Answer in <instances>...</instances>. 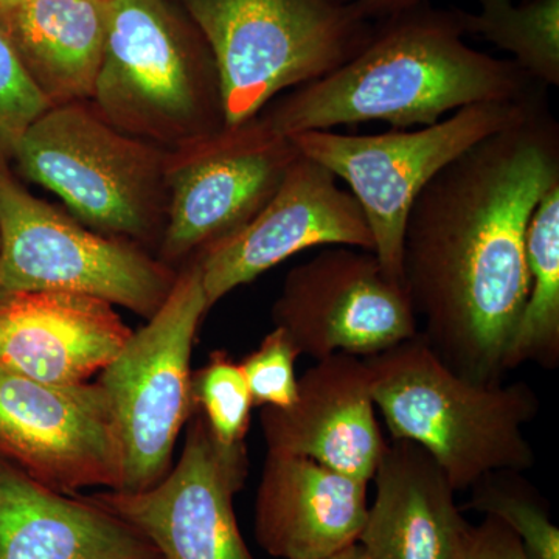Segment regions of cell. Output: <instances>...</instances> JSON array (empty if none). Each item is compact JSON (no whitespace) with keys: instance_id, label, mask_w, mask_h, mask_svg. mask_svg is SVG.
I'll use <instances>...</instances> for the list:
<instances>
[{"instance_id":"cell-1","label":"cell","mask_w":559,"mask_h":559,"mask_svg":"<svg viewBox=\"0 0 559 559\" xmlns=\"http://www.w3.org/2000/svg\"><path fill=\"white\" fill-rule=\"evenodd\" d=\"M559 180V127L543 95L520 120L471 146L412 204L404 288L421 336L452 370L506 377L507 348L528 294L527 229Z\"/></svg>"},{"instance_id":"cell-2","label":"cell","mask_w":559,"mask_h":559,"mask_svg":"<svg viewBox=\"0 0 559 559\" xmlns=\"http://www.w3.org/2000/svg\"><path fill=\"white\" fill-rule=\"evenodd\" d=\"M463 35L457 10L423 3L384 20L352 60L260 116L286 138L366 121L406 130L439 123L465 106L524 100L540 90L516 62L471 49Z\"/></svg>"},{"instance_id":"cell-3","label":"cell","mask_w":559,"mask_h":559,"mask_svg":"<svg viewBox=\"0 0 559 559\" xmlns=\"http://www.w3.org/2000/svg\"><path fill=\"white\" fill-rule=\"evenodd\" d=\"M371 396L392 439L429 452L455 491L491 473L535 465L525 426L540 403L525 382H479L457 373L417 336L364 358Z\"/></svg>"},{"instance_id":"cell-4","label":"cell","mask_w":559,"mask_h":559,"mask_svg":"<svg viewBox=\"0 0 559 559\" xmlns=\"http://www.w3.org/2000/svg\"><path fill=\"white\" fill-rule=\"evenodd\" d=\"M91 103L117 130L165 150L226 127L212 51L168 0H108Z\"/></svg>"},{"instance_id":"cell-5","label":"cell","mask_w":559,"mask_h":559,"mask_svg":"<svg viewBox=\"0 0 559 559\" xmlns=\"http://www.w3.org/2000/svg\"><path fill=\"white\" fill-rule=\"evenodd\" d=\"M218 70L226 127L263 112L280 92L322 79L373 36L340 0H180Z\"/></svg>"},{"instance_id":"cell-6","label":"cell","mask_w":559,"mask_h":559,"mask_svg":"<svg viewBox=\"0 0 559 559\" xmlns=\"http://www.w3.org/2000/svg\"><path fill=\"white\" fill-rule=\"evenodd\" d=\"M168 151L124 134L91 102H79L51 106L33 121L11 160L84 227L143 248L164 234Z\"/></svg>"},{"instance_id":"cell-7","label":"cell","mask_w":559,"mask_h":559,"mask_svg":"<svg viewBox=\"0 0 559 559\" xmlns=\"http://www.w3.org/2000/svg\"><path fill=\"white\" fill-rule=\"evenodd\" d=\"M178 271L142 246L90 230L33 197L0 159V300L21 293L86 294L151 319Z\"/></svg>"},{"instance_id":"cell-8","label":"cell","mask_w":559,"mask_h":559,"mask_svg":"<svg viewBox=\"0 0 559 559\" xmlns=\"http://www.w3.org/2000/svg\"><path fill=\"white\" fill-rule=\"evenodd\" d=\"M540 94L539 90L524 100L465 106L414 131L370 135L307 131L289 139L300 154L348 183L369 223L374 255L390 277L404 285V229L418 194L460 154L520 120Z\"/></svg>"},{"instance_id":"cell-9","label":"cell","mask_w":559,"mask_h":559,"mask_svg":"<svg viewBox=\"0 0 559 559\" xmlns=\"http://www.w3.org/2000/svg\"><path fill=\"white\" fill-rule=\"evenodd\" d=\"M210 310L198 260L178 271L159 311L132 331L98 384L108 396L121 457L123 484L138 492L159 484L173 468L180 430L197 412L191 399V353Z\"/></svg>"},{"instance_id":"cell-10","label":"cell","mask_w":559,"mask_h":559,"mask_svg":"<svg viewBox=\"0 0 559 559\" xmlns=\"http://www.w3.org/2000/svg\"><path fill=\"white\" fill-rule=\"evenodd\" d=\"M297 156L293 140L260 114L168 151L162 263L182 267L240 230L271 200Z\"/></svg>"},{"instance_id":"cell-11","label":"cell","mask_w":559,"mask_h":559,"mask_svg":"<svg viewBox=\"0 0 559 559\" xmlns=\"http://www.w3.org/2000/svg\"><path fill=\"white\" fill-rule=\"evenodd\" d=\"M272 320L299 355L336 353L369 358L417 336L418 319L403 283L370 250L326 246L293 267L272 307Z\"/></svg>"},{"instance_id":"cell-12","label":"cell","mask_w":559,"mask_h":559,"mask_svg":"<svg viewBox=\"0 0 559 559\" xmlns=\"http://www.w3.org/2000/svg\"><path fill=\"white\" fill-rule=\"evenodd\" d=\"M248 473L245 441L223 443L197 411L187 423L178 465L159 484L87 498L138 528L164 559H255L234 509Z\"/></svg>"},{"instance_id":"cell-13","label":"cell","mask_w":559,"mask_h":559,"mask_svg":"<svg viewBox=\"0 0 559 559\" xmlns=\"http://www.w3.org/2000/svg\"><path fill=\"white\" fill-rule=\"evenodd\" d=\"M0 459L64 495L123 484L116 421L97 381L46 384L0 364Z\"/></svg>"},{"instance_id":"cell-14","label":"cell","mask_w":559,"mask_h":559,"mask_svg":"<svg viewBox=\"0 0 559 559\" xmlns=\"http://www.w3.org/2000/svg\"><path fill=\"white\" fill-rule=\"evenodd\" d=\"M352 246L373 252L358 200L319 162L299 153L278 189L240 230L197 257L209 307L301 250Z\"/></svg>"},{"instance_id":"cell-15","label":"cell","mask_w":559,"mask_h":559,"mask_svg":"<svg viewBox=\"0 0 559 559\" xmlns=\"http://www.w3.org/2000/svg\"><path fill=\"white\" fill-rule=\"evenodd\" d=\"M374 409L366 360L336 353L301 374L293 406L261 407L260 425L267 451L316 460L370 484L388 443Z\"/></svg>"},{"instance_id":"cell-16","label":"cell","mask_w":559,"mask_h":559,"mask_svg":"<svg viewBox=\"0 0 559 559\" xmlns=\"http://www.w3.org/2000/svg\"><path fill=\"white\" fill-rule=\"evenodd\" d=\"M131 334L112 304L86 294L44 290L0 300V364L46 384L90 382Z\"/></svg>"},{"instance_id":"cell-17","label":"cell","mask_w":559,"mask_h":559,"mask_svg":"<svg viewBox=\"0 0 559 559\" xmlns=\"http://www.w3.org/2000/svg\"><path fill=\"white\" fill-rule=\"evenodd\" d=\"M369 484L300 455L267 451L255 499L261 549L282 559L330 557L358 543Z\"/></svg>"},{"instance_id":"cell-18","label":"cell","mask_w":559,"mask_h":559,"mask_svg":"<svg viewBox=\"0 0 559 559\" xmlns=\"http://www.w3.org/2000/svg\"><path fill=\"white\" fill-rule=\"evenodd\" d=\"M0 559H164L87 496L55 491L0 459Z\"/></svg>"},{"instance_id":"cell-19","label":"cell","mask_w":559,"mask_h":559,"mask_svg":"<svg viewBox=\"0 0 559 559\" xmlns=\"http://www.w3.org/2000/svg\"><path fill=\"white\" fill-rule=\"evenodd\" d=\"M371 480L374 499L358 539L367 559H459L469 524L429 452L392 439Z\"/></svg>"},{"instance_id":"cell-20","label":"cell","mask_w":559,"mask_h":559,"mask_svg":"<svg viewBox=\"0 0 559 559\" xmlns=\"http://www.w3.org/2000/svg\"><path fill=\"white\" fill-rule=\"evenodd\" d=\"M51 106L91 102L105 55L108 0H31L0 16Z\"/></svg>"},{"instance_id":"cell-21","label":"cell","mask_w":559,"mask_h":559,"mask_svg":"<svg viewBox=\"0 0 559 559\" xmlns=\"http://www.w3.org/2000/svg\"><path fill=\"white\" fill-rule=\"evenodd\" d=\"M525 250L528 294L503 359L506 371L525 362L555 369L559 360V180L533 210Z\"/></svg>"},{"instance_id":"cell-22","label":"cell","mask_w":559,"mask_h":559,"mask_svg":"<svg viewBox=\"0 0 559 559\" xmlns=\"http://www.w3.org/2000/svg\"><path fill=\"white\" fill-rule=\"evenodd\" d=\"M480 13L459 11L463 33L506 50L530 79L559 86V0H477Z\"/></svg>"},{"instance_id":"cell-23","label":"cell","mask_w":559,"mask_h":559,"mask_svg":"<svg viewBox=\"0 0 559 559\" xmlns=\"http://www.w3.org/2000/svg\"><path fill=\"white\" fill-rule=\"evenodd\" d=\"M521 473L498 471L471 488L468 509L495 518L509 527L528 559H559V530L549 506Z\"/></svg>"},{"instance_id":"cell-24","label":"cell","mask_w":559,"mask_h":559,"mask_svg":"<svg viewBox=\"0 0 559 559\" xmlns=\"http://www.w3.org/2000/svg\"><path fill=\"white\" fill-rule=\"evenodd\" d=\"M191 399L216 439L226 444L245 441L253 401L240 362L229 353H210L207 364L191 373Z\"/></svg>"},{"instance_id":"cell-25","label":"cell","mask_w":559,"mask_h":559,"mask_svg":"<svg viewBox=\"0 0 559 559\" xmlns=\"http://www.w3.org/2000/svg\"><path fill=\"white\" fill-rule=\"evenodd\" d=\"M50 108L0 25V159L11 160L24 132Z\"/></svg>"},{"instance_id":"cell-26","label":"cell","mask_w":559,"mask_h":559,"mask_svg":"<svg viewBox=\"0 0 559 559\" xmlns=\"http://www.w3.org/2000/svg\"><path fill=\"white\" fill-rule=\"evenodd\" d=\"M299 352L285 331L274 326L260 347L241 360L253 407L286 409L297 399L296 362Z\"/></svg>"},{"instance_id":"cell-27","label":"cell","mask_w":559,"mask_h":559,"mask_svg":"<svg viewBox=\"0 0 559 559\" xmlns=\"http://www.w3.org/2000/svg\"><path fill=\"white\" fill-rule=\"evenodd\" d=\"M459 559H528L521 540L495 518L468 525Z\"/></svg>"},{"instance_id":"cell-28","label":"cell","mask_w":559,"mask_h":559,"mask_svg":"<svg viewBox=\"0 0 559 559\" xmlns=\"http://www.w3.org/2000/svg\"><path fill=\"white\" fill-rule=\"evenodd\" d=\"M340 2L349 3L356 7L362 16L367 20H389L396 14L406 13V11L417 9L428 0H340Z\"/></svg>"},{"instance_id":"cell-29","label":"cell","mask_w":559,"mask_h":559,"mask_svg":"<svg viewBox=\"0 0 559 559\" xmlns=\"http://www.w3.org/2000/svg\"><path fill=\"white\" fill-rule=\"evenodd\" d=\"M319 559H367V557L366 554H364L362 547L359 546V543H356L347 547V549L337 551V554Z\"/></svg>"},{"instance_id":"cell-30","label":"cell","mask_w":559,"mask_h":559,"mask_svg":"<svg viewBox=\"0 0 559 559\" xmlns=\"http://www.w3.org/2000/svg\"><path fill=\"white\" fill-rule=\"evenodd\" d=\"M27 2H31V0H0V16L16 10L17 7L24 5Z\"/></svg>"}]
</instances>
